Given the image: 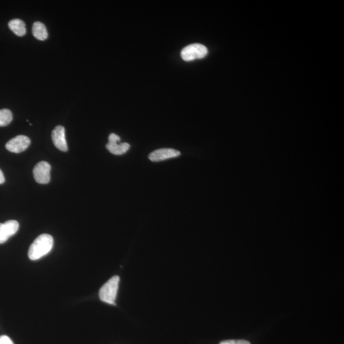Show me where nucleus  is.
Here are the masks:
<instances>
[{
    "label": "nucleus",
    "mask_w": 344,
    "mask_h": 344,
    "mask_svg": "<svg viewBox=\"0 0 344 344\" xmlns=\"http://www.w3.org/2000/svg\"><path fill=\"white\" fill-rule=\"evenodd\" d=\"M54 240L51 235L42 234L38 237L30 246L28 256L31 260L40 259L48 254L53 247Z\"/></svg>",
    "instance_id": "f257e3e1"
},
{
    "label": "nucleus",
    "mask_w": 344,
    "mask_h": 344,
    "mask_svg": "<svg viewBox=\"0 0 344 344\" xmlns=\"http://www.w3.org/2000/svg\"><path fill=\"white\" fill-rule=\"evenodd\" d=\"M119 276H114L100 289L99 296L102 302L107 303L108 304L115 305L118 288H119Z\"/></svg>",
    "instance_id": "f03ea898"
},
{
    "label": "nucleus",
    "mask_w": 344,
    "mask_h": 344,
    "mask_svg": "<svg viewBox=\"0 0 344 344\" xmlns=\"http://www.w3.org/2000/svg\"><path fill=\"white\" fill-rule=\"evenodd\" d=\"M207 47L200 44L189 45L182 50L181 57L185 61H193L197 59H202L207 56Z\"/></svg>",
    "instance_id": "7ed1b4c3"
},
{
    "label": "nucleus",
    "mask_w": 344,
    "mask_h": 344,
    "mask_svg": "<svg viewBox=\"0 0 344 344\" xmlns=\"http://www.w3.org/2000/svg\"><path fill=\"white\" fill-rule=\"evenodd\" d=\"M51 167L49 163L46 162H40L38 163L34 168L33 173L35 180L39 184H46L51 180Z\"/></svg>",
    "instance_id": "20e7f679"
},
{
    "label": "nucleus",
    "mask_w": 344,
    "mask_h": 344,
    "mask_svg": "<svg viewBox=\"0 0 344 344\" xmlns=\"http://www.w3.org/2000/svg\"><path fill=\"white\" fill-rule=\"evenodd\" d=\"M31 144L29 138L24 135H18L7 143L6 147L9 151L14 153H21L27 149Z\"/></svg>",
    "instance_id": "39448f33"
},
{
    "label": "nucleus",
    "mask_w": 344,
    "mask_h": 344,
    "mask_svg": "<svg viewBox=\"0 0 344 344\" xmlns=\"http://www.w3.org/2000/svg\"><path fill=\"white\" fill-rule=\"evenodd\" d=\"M120 140V138L116 134H111L109 135V143L106 145V148L110 153L115 155H122L129 150L130 145L128 143L117 144Z\"/></svg>",
    "instance_id": "423d86ee"
},
{
    "label": "nucleus",
    "mask_w": 344,
    "mask_h": 344,
    "mask_svg": "<svg viewBox=\"0 0 344 344\" xmlns=\"http://www.w3.org/2000/svg\"><path fill=\"white\" fill-rule=\"evenodd\" d=\"M19 227V223L15 220H10L5 223H0V244L6 242L10 237L16 234Z\"/></svg>",
    "instance_id": "0eeeda50"
},
{
    "label": "nucleus",
    "mask_w": 344,
    "mask_h": 344,
    "mask_svg": "<svg viewBox=\"0 0 344 344\" xmlns=\"http://www.w3.org/2000/svg\"><path fill=\"white\" fill-rule=\"evenodd\" d=\"M52 142L61 151H68V145L65 139V129L62 126H57L52 132Z\"/></svg>",
    "instance_id": "6e6552de"
},
{
    "label": "nucleus",
    "mask_w": 344,
    "mask_h": 344,
    "mask_svg": "<svg viewBox=\"0 0 344 344\" xmlns=\"http://www.w3.org/2000/svg\"><path fill=\"white\" fill-rule=\"evenodd\" d=\"M180 152L179 150L168 149H160L154 150L149 155V159L153 162H159L161 161L179 157Z\"/></svg>",
    "instance_id": "1a4fd4ad"
},
{
    "label": "nucleus",
    "mask_w": 344,
    "mask_h": 344,
    "mask_svg": "<svg viewBox=\"0 0 344 344\" xmlns=\"http://www.w3.org/2000/svg\"><path fill=\"white\" fill-rule=\"evenodd\" d=\"M9 28L18 37H23L26 33V24L21 19H15L9 22Z\"/></svg>",
    "instance_id": "9d476101"
},
{
    "label": "nucleus",
    "mask_w": 344,
    "mask_h": 344,
    "mask_svg": "<svg viewBox=\"0 0 344 344\" xmlns=\"http://www.w3.org/2000/svg\"><path fill=\"white\" fill-rule=\"evenodd\" d=\"M32 33L37 39L44 41L48 37L46 26L41 22H35L33 25Z\"/></svg>",
    "instance_id": "9b49d317"
},
{
    "label": "nucleus",
    "mask_w": 344,
    "mask_h": 344,
    "mask_svg": "<svg viewBox=\"0 0 344 344\" xmlns=\"http://www.w3.org/2000/svg\"><path fill=\"white\" fill-rule=\"evenodd\" d=\"M13 115L9 109L0 110V127H6L12 122Z\"/></svg>",
    "instance_id": "f8f14e48"
},
{
    "label": "nucleus",
    "mask_w": 344,
    "mask_h": 344,
    "mask_svg": "<svg viewBox=\"0 0 344 344\" xmlns=\"http://www.w3.org/2000/svg\"><path fill=\"white\" fill-rule=\"evenodd\" d=\"M220 344H251L245 340H228L221 341Z\"/></svg>",
    "instance_id": "ddd939ff"
},
{
    "label": "nucleus",
    "mask_w": 344,
    "mask_h": 344,
    "mask_svg": "<svg viewBox=\"0 0 344 344\" xmlns=\"http://www.w3.org/2000/svg\"><path fill=\"white\" fill-rule=\"evenodd\" d=\"M0 344H14V343L9 336L4 335L0 336Z\"/></svg>",
    "instance_id": "4468645a"
},
{
    "label": "nucleus",
    "mask_w": 344,
    "mask_h": 344,
    "mask_svg": "<svg viewBox=\"0 0 344 344\" xmlns=\"http://www.w3.org/2000/svg\"><path fill=\"white\" fill-rule=\"evenodd\" d=\"M5 182V177L1 169H0V184H3Z\"/></svg>",
    "instance_id": "2eb2a0df"
}]
</instances>
